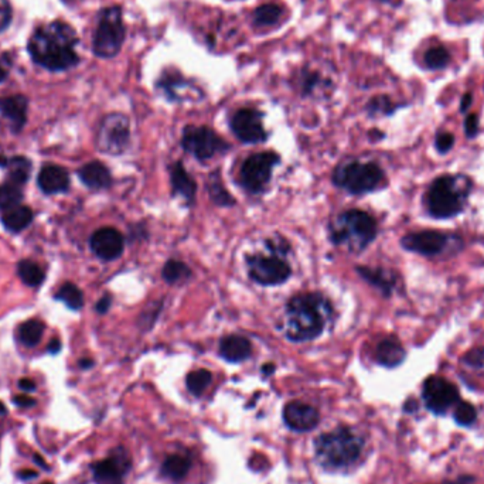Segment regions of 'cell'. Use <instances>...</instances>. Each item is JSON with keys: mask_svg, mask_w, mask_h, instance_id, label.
I'll return each mask as SVG.
<instances>
[{"mask_svg": "<svg viewBox=\"0 0 484 484\" xmlns=\"http://www.w3.org/2000/svg\"><path fill=\"white\" fill-rule=\"evenodd\" d=\"M78 37L75 30L62 21L40 25L28 41L31 59L50 71H64L78 64Z\"/></svg>", "mask_w": 484, "mask_h": 484, "instance_id": "cell-1", "label": "cell"}, {"mask_svg": "<svg viewBox=\"0 0 484 484\" xmlns=\"http://www.w3.org/2000/svg\"><path fill=\"white\" fill-rule=\"evenodd\" d=\"M331 307L317 293L293 296L283 310V333L294 342L316 340L323 334Z\"/></svg>", "mask_w": 484, "mask_h": 484, "instance_id": "cell-2", "label": "cell"}, {"mask_svg": "<svg viewBox=\"0 0 484 484\" xmlns=\"http://www.w3.org/2000/svg\"><path fill=\"white\" fill-rule=\"evenodd\" d=\"M474 188L467 174H443L436 177L423 194V205L429 217L440 221L451 219L464 212Z\"/></svg>", "mask_w": 484, "mask_h": 484, "instance_id": "cell-3", "label": "cell"}, {"mask_svg": "<svg viewBox=\"0 0 484 484\" xmlns=\"http://www.w3.org/2000/svg\"><path fill=\"white\" fill-rule=\"evenodd\" d=\"M378 235V224L372 215L361 209L341 212L330 226L333 243L359 253L367 249Z\"/></svg>", "mask_w": 484, "mask_h": 484, "instance_id": "cell-4", "label": "cell"}, {"mask_svg": "<svg viewBox=\"0 0 484 484\" xmlns=\"http://www.w3.org/2000/svg\"><path fill=\"white\" fill-rule=\"evenodd\" d=\"M316 457L330 470H338L352 464L361 454L362 440L350 429L338 427L323 433L314 443Z\"/></svg>", "mask_w": 484, "mask_h": 484, "instance_id": "cell-5", "label": "cell"}, {"mask_svg": "<svg viewBox=\"0 0 484 484\" xmlns=\"http://www.w3.org/2000/svg\"><path fill=\"white\" fill-rule=\"evenodd\" d=\"M385 173L375 161H348L340 164L333 173V181L337 187L354 195H364L381 187Z\"/></svg>", "mask_w": 484, "mask_h": 484, "instance_id": "cell-6", "label": "cell"}, {"mask_svg": "<svg viewBox=\"0 0 484 484\" xmlns=\"http://www.w3.org/2000/svg\"><path fill=\"white\" fill-rule=\"evenodd\" d=\"M399 243L408 252L425 258H440L447 252L457 253L463 248V238L454 232L422 229L405 234Z\"/></svg>", "mask_w": 484, "mask_h": 484, "instance_id": "cell-7", "label": "cell"}, {"mask_svg": "<svg viewBox=\"0 0 484 484\" xmlns=\"http://www.w3.org/2000/svg\"><path fill=\"white\" fill-rule=\"evenodd\" d=\"M125 41V24L122 10L117 6L103 8L95 28L92 50L100 58H113L119 54Z\"/></svg>", "mask_w": 484, "mask_h": 484, "instance_id": "cell-8", "label": "cell"}, {"mask_svg": "<svg viewBox=\"0 0 484 484\" xmlns=\"http://www.w3.org/2000/svg\"><path fill=\"white\" fill-rule=\"evenodd\" d=\"M183 149L200 161H205L229 149V144L208 126H185L181 134Z\"/></svg>", "mask_w": 484, "mask_h": 484, "instance_id": "cell-9", "label": "cell"}, {"mask_svg": "<svg viewBox=\"0 0 484 484\" xmlns=\"http://www.w3.org/2000/svg\"><path fill=\"white\" fill-rule=\"evenodd\" d=\"M280 161V156L272 150L250 154L241 166L239 180L249 192H262L270 181L273 167Z\"/></svg>", "mask_w": 484, "mask_h": 484, "instance_id": "cell-10", "label": "cell"}, {"mask_svg": "<svg viewBox=\"0 0 484 484\" xmlns=\"http://www.w3.org/2000/svg\"><path fill=\"white\" fill-rule=\"evenodd\" d=\"M130 143V122L122 113L106 115L98 127L96 146L106 154H122Z\"/></svg>", "mask_w": 484, "mask_h": 484, "instance_id": "cell-11", "label": "cell"}, {"mask_svg": "<svg viewBox=\"0 0 484 484\" xmlns=\"http://www.w3.org/2000/svg\"><path fill=\"white\" fill-rule=\"evenodd\" d=\"M249 277L262 286H277L284 283L290 275V265L279 255H252L246 260Z\"/></svg>", "mask_w": 484, "mask_h": 484, "instance_id": "cell-12", "label": "cell"}, {"mask_svg": "<svg viewBox=\"0 0 484 484\" xmlns=\"http://www.w3.org/2000/svg\"><path fill=\"white\" fill-rule=\"evenodd\" d=\"M422 396L426 408L434 415H443L453 405L459 402L457 386L439 375H430L425 379L422 386Z\"/></svg>", "mask_w": 484, "mask_h": 484, "instance_id": "cell-13", "label": "cell"}, {"mask_svg": "<svg viewBox=\"0 0 484 484\" xmlns=\"http://www.w3.org/2000/svg\"><path fill=\"white\" fill-rule=\"evenodd\" d=\"M231 130L246 144L262 143L267 139V133L262 123V113L252 108H242L231 117Z\"/></svg>", "mask_w": 484, "mask_h": 484, "instance_id": "cell-14", "label": "cell"}, {"mask_svg": "<svg viewBox=\"0 0 484 484\" xmlns=\"http://www.w3.org/2000/svg\"><path fill=\"white\" fill-rule=\"evenodd\" d=\"M92 470L98 484H123L130 470V456L123 447H117L106 459L93 464Z\"/></svg>", "mask_w": 484, "mask_h": 484, "instance_id": "cell-15", "label": "cell"}, {"mask_svg": "<svg viewBox=\"0 0 484 484\" xmlns=\"http://www.w3.org/2000/svg\"><path fill=\"white\" fill-rule=\"evenodd\" d=\"M89 245L92 252L98 258L103 260H113L122 255L125 248V239L116 228L105 226L96 229L92 234Z\"/></svg>", "mask_w": 484, "mask_h": 484, "instance_id": "cell-16", "label": "cell"}, {"mask_svg": "<svg viewBox=\"0 0 484 484\" xmlns=\"http://www.w3.org/2000/svg\"><path fill=\"white\" fill-rule=\"evenodd\" d=\"M157 88L161 89V92L174 102H181L187 99H198L202 96V92L198 86L192 85L190 81H187L184 76H181L177 71H166L159 82Z\"/></svg>", "mask_w": 484, "mask_h": 484, "instance_id": "cell-17", "label": "cell"}, {"mask_svg": "<svg viewBox=\"0 0 484 484\" xmlns=\"http://www.w3.org/2000/svg\"><path fill=\"white\" fill-rule=\"evenodd\" d=\"M283 420L292 430L307 432L318 425L320 415L316 408L299 401H292L283 408Z\"/></svg>", "mask_w": 484, "mask_h": 484, "instance_id": "cell-18", "label": "cell"}, {"mask_svg": "<svg viewBox=\"0 0 484 484\" xmlns=\"http://www.w3.org/2000/svg\"><path fill=\"white\" fill-rule=\"evenodd\" d=\"M357 273L371 286L378 289L384 297H391L398 284V275L385 267H371V266H357Z\"/></svg>", "mask_w": 484, "mask_h": 484, "instance_id": "cell-19", "label": "cell"}, {"mask_svg": "<svg viewBox=\"0 0 484 484\" xmlns=\"http://www.w3.org/2000/svg\"><path fill=\"white\" fill-rule=\"evenodd\" d=\"M296 81L300 93L304 96L320 95L325 91H330L333 86L331 79L327 75H324L320 69L311 67H304L303 69H300Z\"/></svg>", "mask_w": 484, "mask_h": 484, "instance_id": "cell-20", "label": "cell"}, {"mask_svg": "<svg viewBox=\"0 0 484 484\" xmlns=\"http://www.w3.org/2000/svg\"><path fill=\"white\" fill-rule=\"evenodd\" d=\"M375 358L385 368H396L406 359V350L396 337H386L378 342Z\"/></svg>", "mask_w": 484, "mask_h": 484, "instance_id": "cell-21", "label": "cell"}, {"mask_svg": "<svg viewBox=\"0 0 484 484\" xmlns=\"http://www.w3.org/2000/svg\"><path fill=\"white\" fill-rule=\"evenodd\" d=\"M170 184H171V194L174 197H181L185 202L192 204L195 198V181L188 174V171L183 167L180 161L174 163L170 170Z\"/></svg>", "mask_w": 484, "mask_h": 484, "instance_id": "cell-22", "label": "cell"}, {"mask_svg": "<svg viewBox=\"0 0 484 484\" xmlns=\"http://www.w3.org/2000/svg\"><path fill=\"white\" fill-rule=\"evenodd\" d=\"M250 341L238 334H231L219 341V355L228 362H241L250 357Z\"/></svg>", "mask_w": 484, "mask_h": 484, "instance_id": "cell-23", "label": "cell"}, {"mask_svg": "<svg viewBox=\"0 0 484 484\" xmlns=\"http://www.w3.org/2000/svg\"><path fill=\"white\" fill-rule=\"evenodd\" d=\"M38 185L45 194H57L68 190V171L59 166H45L38 174Z\"/></svg>", "mask_w": 484, "mask_h": 484, "instance_id": "cell-24", "label": "cell"}, {"mask_svg": "<svg viewBox=\"0 0 484 484\" xmlns=\"http://www.w3.org/2000/svg\"><path fill=\"white\" fill-rule=\"evenodd\" d=\"M81 181L93 190L108 188L112 183V175L109 168L100 161H89L82 166L78 171Z\"/></svg>", "mask_w": 484, "mask_h": 484, "instance_id": "cell-25", "label": "cell"}, {"mask_svg": "<svg viewBox=\"0 0 484 484\" xmlns=\"http://www.w3.org/2000/svg\"><path fill=\"white\" fill-rule=\"evenodd\" d=\"M0 112L10 120L14 130H20L27 117V99L23 95L0 98Z\"/></svg>", "mask_w": 484, "mask_h": 484, "instance_id": "cell-26", "label": "cell"}, {"mask_svg": "<svg viewBox=\"0 0 484 484\" xmlns=\"http://www.w3.org/2000/svg\"><path fill=\"white\" fill-rule=\"evenodd\" d=\"M3 225L11 231V232H20L24 228H27L33 221V212L28 207L24 205H16L13 208H8L1 215Z\"/></svg>", "mask_w": 484, "mask_h": 484, "instance_id": "cell-27", "label": "cell"}, {"mask_svg": "<svg viewBox=\"0 0 484 484\" xmlns=\"http://www.w3.org/2000/svg\"><path fill=\"white\" fill-rule=\"evenodd\" d=\"M191 468V459L185 454H171L161 466V473L171 480H181Z\"/></svg>", "mask_w": 484, "mask_h": 484, "instance_id": "cell-28", "label": "cell"}, {"mask_svg": "<svg viewBox=\"0 0 484 484\" xmlns=\"http://www.w3.org/2000/svg\"><path fill=\"white\" fill-rule=\"evenodd\" d=\"M283 14V8L276 3H266L255 8L253 24L258 27H269L276 24Z\"/></svg>", "mask_w": 484, "mask_h": 484, "instance_id": "cell-29", "label": "cell"}, {"mask_svg": "<svg viewBox=\"0 0 484 484\" xmlns=\"http://www.w3.org/2000/svg\"><path fill=\"white\" fill-rule=\"evenodd\" d=\"M207 190L209 192L211 200L221 207H229L235 204V200L232 198V195L226 191V188L224 187L221 177L218 175V173H212L209 180L207 181Z\"/></svg>", "mask_w": 484, "mask_h": 484, "instance_id": "cell-30", "label": "cell"}, {"mask_svg": "<svg viewBox=\"0 0 484 484\" xmlns=\"http://www.w3.org/2000/svg\"><path fill=\"white\" fill-rule=\"evenodd\" d=\"M17 273H18L20 279L25 284H28L31 287L40 286L42 283V280H44V272L40 267V265L33 262V260H28V259H24L21 262H18Z\"/></svg>", "mask_w": 484, "mask_h": 484, "instance_id": "cell-31", "label": "cell"}, {"mask_svg": "<svg viewBox=\"0 0 484 484\" xmlns=\"http://www.w3.org/2000/svg\"><path fill=\"white\" fill-rule=\"evenodd\" d=\"M190 276H191V269L188 267V265L177 259L167 260L161 269V277L167 283H177Z\"/></svg>", "mask_w": 484, "mask_h": 484, "instance_id": "cell-32", "label": "cell"}, {"mask_svg": "<svg viewBox=\"0 0 484 484\" xmlns=\"http://www.w3.org/2000/svg\"><path fill=\"white\" fill-rule=\"evenodd\" d=\"M55 299L64 301L69 309L79 310L83 306V294L74 283H64L55 294Z\"/></svg>", "mask_w": 484, "mask_h": 484, "instance_id": "cell-33", "label": "cell"}, {"mask_svg": "<svg viewBox=\"0 0 484 484\" xmlns=\"http://www.w3.org/2000/svg\"><path fill=\"white\" fill-rule=\"evenodd\" d=\"M42 331H44V324L40 320L33 318V320H27L25 323H23L20 325L18 335H20V340L24 345L34 347L41 340Z\"/></svg>", "mask_w": 484, "mask_h": 484, "instance_id": "cell-34", "label": "cell"}, {"mask_svg": "<svg viewBox=\"0 0 484 484\" xmlns=\"http://www.w3.org/2000/svg\"><path fill=\"white\" fill-rule=\"evenodd\" d=\"M211 379H212L211 372L201 368V369H195L187 375L185 385L192 395L200 396L207 389V386L211 384Z\"/></svg>", "mask_w": 484, "mask_h": 484, "instance_id": "cell-35", "label": "cell"}, {"mask_svg": "<svg viewBox=\"0 0 484 484\" xmlns=\"http://www.w3.org/2000/svg\"><path fill=\"white\" fill-rule=\"evenodd\" d=\"M8 166L10 168V183L14 185H21L23 183H25V180L28 178V173H30V163L25 159L21 157H16L11 160H7V163H4Z\"/></svg>", "mask_w": 484, "mask_h": 484, "instance_id": "cell-36", "label": "cell"}, {"mask_svg": "<svg viewBox=\"0 0 484 484\" xmlns=\"http://www.w3.org/2000/svg\"><path fill=\"white\" fill-rule=\"evenodd\" d=\"M21 198H23V192L18 185H14L11 183H6L0 185V209L6 211L8 208L20 205Z\"/></svg>", "mask_w": 484, "mask_h": 484, "instance_id": "cell-37", "label": "cell"}, {"mask_svg": "<svg viewBox=\"0 0 484 484\" xmlns=\"http://www.w3.org/2000/svg\"><path fill=\"white\" fill-rule=\"evenodd\" d=\"M449 61H450V54L442 45L433 47V48L427 50L425 54V64L430 69L444 68L449 64Z\"/></svg>", "mask_w": 484, "mask_h": 484, "instance_id": "cell-38", "label": "cell"}, {"mask_svg": "<svg viewBox=\"0 0 484 484\" xmlns=\"http://www.w3.org/2000/svg\"><path fill=\"white\" fill-rule=\"evenodd\" d=\"M396 109V105L392 103V100L385 96V95H379L372 98L368 105H367V110L371 116H376V115H392Z\"/></svg>", "mask_w": 484, "mask_h": 484, "instance_id": "cell-39", "label": "cell"}, {"mask_svg": "<svg viewBox=\"0 0 484 484\" xmlns=\"http://www.w3.org/2000/svg\"><path fill=\"white\" fill-rule=\"evenodd\" d=\"M453 416H454V420L459 425L470 426L476 420V417H477V410L468 402H457V406L454 408Z\"/></svg>", "mask_w": 484, "mask_h": 484, "instance_id": "cell-40", "label": "cell"}, {"mask_svg": "<svg viewBox=\"0 0 484 484\" xmlns=\"http://www.w3.org/2000/svg\"><path fill=\"white\" fill-rule=\"evenodd\" d=\"M454 146V134L450 132H439L434 136V149L439 154H447Z\"/></svg>", "mask_w": 484, "mask_h": 484, "instance_id": "cell-41", "label": "cell"}, {"mask_svg": "<svg viewBox=\"0 0 484 484\" xmlns=\"http://www.w3.org/2000/svg\"><path fill=\"white\" fill-rule=\"evenodd\" d=\"M461 361L471 368H484V347H474L467 351Z\"/></svg>", "mask_w": 484, "mask_h": 484, "instance_id": "cell-42", "label": "cell"}, {"mask_svg": "<svg viewBox=\"0 0 484 484\" xmlns=\"http://www.w3.org/2000/svg\"><path fill=\"white\" fill-rule=\"evenodd\" d=\"M478 127H480L478 115L471 113L464 119V133L468 139H474L478 134Z\"/></svg>", "mask_w": 484, "mask_h": 484, "instance_id": "cell-43", "label": "cell"}, {"mask_svg": "<svg viewBox=\"0 0 484 484\" xmlns=\"http://www.w3.org/2000/svg\"><path fill=\"white\" fill-rule=\"evenodd\" d=\"M11 20V6L7 0H0V31H3Z\"/></svg>", "mask_w": 484, "mask_h": 484, "instance_id": "cell-44", "label": "cell"}, {"mask_svg": "<svg viewBox=\"0 0 484 484\" xmlns=\"http://www.w3.org/2000/svg\"><path fill=\"white\" fill-rule=\"evenodd\" d=\"M110 303H112V297L109 294H105L98 303H96V311L98 313H106L110 307Z\"/></svg>", "mask_w": 484, "mask_h": 484, "instance_id": "cell-45", "label": "cell"}, {"mask_svg": "<svg viewBox=\"0 0 484 484\" xmlns=\"http://www.w3.org/2000/svg\"><path fill=\"white\" fill-rule=\"evenodd\" d=\"M14 402L18 405V406H23V408H30L33 405H35V401L30 396H25V395H17L14 396Z\"/></svg>", "mask_w": 484, "mask_h": 484, "instance_id": "cell-46", "label": "cell"}, {"mask_svg": "<svg viewBox=\"0 0 484 484\" xmlns=\"http://www.w3.org/2000/svg\"><path fill=\"white\" fill-rule=\"evenodd\" d=\"M471 102H473V96H471V93H466V95H463V98H461V102H460V112H466V110L470 108Z\"/></svg>", "mask_w": 484, "mask_h": 484, "instance_id": "cell-47", "label": "cell"}, {"mask_svg": "<svg viewBox=\"0 0 484 484\" xmlns=\"http://www.w3.org/2000/svg\"><path fill=\"white\" fill-rule=\"evenodd\" d=\"M18 386L24 391H34L35 389V384L34 381L28 379V378H23L20 382H18Z\"/></svg>", "mask_w": 484, "mask_h": 484, "instance_id": "cell-48", "label": "cell"}, {"mask_svg": "<svg viewBox=\"0 0 484 484\" xmlns=\"http://www.w3.org/2000/svg\"><path fill=\"white\" fill-rule=\"evenodd\" d=\"M18 476H20V478H23V480H30V478H34V477L37 476V473H35L34 470L25 468V470H21V471L18 473Z\"/></svg>", "mask_w": 484, "mask_h": 484, "instance_id": "cell-49", "label": "cell"}, {"mask_svg": "<svg viewBox=\"0 0 484 484\" xmlns=\"http://www.w3.org/2000/svg\"><path fill=\"white\" fill-rule=\"evenodd\" d=\"M7 74H8L7 67L0 61V82H3L7 78Z\"/></svg>", "mask_w": 484, "mask_h": 484, "instance_id": "cell-50", "label": "cell"}, {"mask_svg": "<svg viewBox=\"0 0 484 484\" xmlns=\"http://www.w3.org/2000/svg\"><path fill=\"white\" fill-rule=\"evenodd\" d=\"M273 369H275V365H273V364H266V365L262 367V371H263L265 374H270V372H273Z\"/></svg>", "mask_w": 484, "mask_h": 484, "instance_id": "cell-51", "label": "cell"}, {"mask_svg": "<svg viewBox=\"0 0 484 484\" xmlns=\"http://www.w3.org/2000/svg\"><path fill=\"white\" fill-rule=\"evenodd\" d=\"M59 350V342L58 341H51L50 344V351L51 352H57Z\"/></svg>", "mask_w": 484, "mask_h": 484, "instance_id": "cell-52", "label": "cell"}, {"mask_svg": "<svg viewBox=\"0 0 484 484\" xmlns=\"http://www.w3.org/2000/svg\"><path fill=\"white\" fill-rule=\"evenodd\" d=\"M79 364L82 368H89L92 365V361L91 359H82Z\"/></svg>", "mask_w": 484, "mask_h": 484, "instance_id": "cell-53", "label": "cell"}, {"mask_svg": "<svg viewBox=\"0 0 484 484\" xmlns=\"http://www.w3.org/2000/svg\"><path fill=\"white\" fill-rule=\"evenodd\" d=\"M34 460H35V461H37V464H40L41 467H47V466H45V461H44L42 459H40V456H38V454H34Z\"/></svg>", "mask_w": 484, "mask_h": 484, "instance_id": "cell-54", "label": "cell"}, {"mask_svg": "<svg viewBox=\"0 0 484 484\" xmlns=\"http://www.w3.org/2000/svg\"><path fill=\"white\" fill-rule=\"evenodd\" d=\"M6 408H4V405L0 402V415H6Z\"/></svg>", "mask_w": 484, "mask_h": 484, "instance_id": "cell-55", "label": "cell"}, {"mask_svg": "<svg viewBox=\"0 0 484 484\" xmlns=\"http://www.w3.org/2000/svg\"><path fill=\"white\" fill-rule=\"evenodd\" d=\"M443 484H464V478H463V480H460V481H456V483H451V481H449V483H443Z\"/></svg>", "mask_w": 484, "mask_h": 484, "instance_id": "cell-56", "label": "cell"}, {"mask_svg": "<svg viewBox=\"0 0 484 484\" xmlns=\"http://www.w3.org/2000/svg\"><path fill=\"white\" fill-rule=\"evenodd\" d=\"M44 484H52V483H50V481H47V483H44Z\"/></svg>", "mask_w": 484, "mask_h": 484, "instance_id": "cell-57", "label": "cell"}, {"mask_svg": "<svg viewBox=\"0 0 484 484\" xmlns=\"http://www.w3.org/2000/svg\"><path fill=\"white\" fill-rule=\"evenodd\" d=\"M381 1H388V0H381Z\"/></svg>", "mask_w": 484, "mask_h": 484, "instance_id": "cell-58", "label": "cell"}]
</instances>
